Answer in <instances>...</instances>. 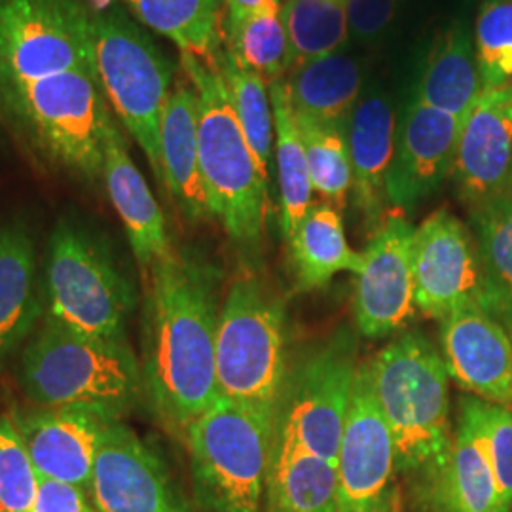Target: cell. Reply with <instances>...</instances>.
Wrapping results in <instances>:
<instances>
[{
  "label": "cell",
  "mask_w": 512,
  "mask_h": 512,
  "mask_svg": "<svg viewBox=\"0 0 512 512\" xmlns=\"http://www.w3.org/2000/svg\"><path fill=\"white\" fill-rule=\"evenodd\" d=\"M143 385L169 429L184 433L220 399L215 270L173 251L147 275Z\"/></svg>",
  "instance_id": "6da1fadb"
},
{
  "label": "cell",
  "mask_w": 512,
  "mask_h": 512,
  "mask_svg": "<svg viewBox=\"0 0 512 512\" xmlns=\"http://www.w3.org/2000/svg\"><path fill=\"white\" fill-rule=\"evenodd\" d=\"M368 372L399 471L425 488L446 463L454 439L442 353L420 332H406L368 361Z\"/></svg>",
  "instance_id": "7a4b0ae2"
},
{
  "label": "cell",
  "mask_w": 512,
  "mask_h": 512,
  "mask_svg": "<svg viewBox=\"0 0 512 512\" xmlns=\"http://www.w3.org/2000/svg\"><path fill=\"white\" fill-rule=\"evenodd\" d=\"M19 384L42 408H76L120 421L145 385L126 338H99L65 329L50 319L27 344Z\"/></svg>",
  "instance_id": "3957f363"
},
{
  "label": "cell",
  "mask_w": 512,
  "mask_h": 512,
  "mask_svg": "<svg viewBox=\"0 0 512 512\" xmlns=\"http://www.w3.org/2000/svg\"><path fill=\"white\" fill-rule=\"evenodd\" d=\"M181 71L198 95L200 171L211 217L241 247H258L270 213V184L241 131L219 71L181 52Z\"/></svg>",
  "instance_id": "277c9868"
},
{
  "label": "cell",
  "mask_w": 512,
  "mask_h": 512,
  "mask_svg": "<svg viewBox=\"0 0 512 512\" xmlns=\"http://www.w3.org/2000/svg\"><path fill=\"white\" fill-rule=\"evenodd\" d=\"M93 61L107 103L164 186L160 126L177 65L145 27L118 6H93Z\"/></svg>",
  "instance_id": "5b68a950"
},
{
  "label": "cell",
  "mask_w": 512,
  "mask_h": 512,
  "mask_svg": "<svg viewBox=\"0 0 512 512\" xmlns=\"http://www.w3.org/2000/svg\"><path fill=\"white\" fill-rule=\"evenodd\" d=\"M2 109L55 165L84 181H101L110 114L93 73L71 71L0 86Z\"/></svg>",
  "instance_id": "8992f818"
},
{
  "label": "cell",
  "mask_w": 512,
  "mask_h": 512,
  "mask_svg": "<svg viewBox=\"0 0 512 512\" xmlns=\"http://www.w3.org/2000/svg\"><path fill=\"white\" fill-rule=\"evenodd\" d=\"M289 372L285 311L255 275H239L220 306L217 384L222 399L274 421Z\"/></svg>",
  "instance_id": "52a82bcc"
},
{
  "label": "cell",
  "mask_w": 512,
  "mask_h": 512,
  "mask_svg": "<svg viewBox=\"0 0 512 512\" xmlns=\"http://www.w3.org/2000/svg\"><path fill=\"white\" fill-rule=\"evenodd\" d=\"M205 512H264L274 421L220 397L184 431Z\"/></svg>",
  "instance_id": "ba28073f"
},
{
  "label": "cell",
  "mask_w": 512,
  "mask_h": 512,
  "mask_svg": "<svg viewBox=\"0 0 512 512\" xmlns=\"http://www.w3.org/2000/svg\"><path fill=\"white\" fill-rule=\"evenodd\" d=\"M46 319L65 329L126 338L133 293L105 247L73 220H59L46 264Z\"/></svg>",
  "instance_id": "9c48e42d"
},
{
  "label": "cell",
  "mask_w": 512,
  "mask_h": 512,
  "mask_svg": "<svg viewBox=\"0 0 512 512\" xmlns=\"http://www.w3.org/2000/svg\"><path fill=\"white\" fill-rule=\"evenodd\" d=\"M357 370L348 332L289 366L275 408L272 448L310 454L336 467Z\"/></svg>",
  "instance_id": "30bf717a"
},
{
  "label": "cell",
  "mask_w": 512,
  "mask_h": 512,
  "mask_svg": "<svg viewBox=\"0 0 512 512\" xmlns=\"http://www.w3.org/2000/svg\"><path fill=\"white\" fill-rule=\"evenodd\" d=\"M71 71L95 74L92 4L0 0V86Z\"/></svg>",
  "instance_id": "8fae6325"
},
{
  "label": "cell",
  "mask_w": 512,
  "mask_h": 512,
  "mask_svg": "<svg viewBox=\"0 0 512 512\" xmlns=\"http://www.w3.org/2000/svg\"><path fill=\"white\" fill-rule=\"evenodd\" d=\"M399 465L374 399L368 363L359 365L336 459L338 512H401Z\"/></svg>",
  "instance_id": "7c38bea8"
},
{
  "label": "cell",
  "mask_w": 512,
  "mask_h": 512,
  "mask_svg": "<svg viewBox=\"0 0 512 512\" xmlns=\"http://www.w3.org/2000/svg\"><path fill=\"white\" fill-rule=\"evenodd\" d=\"M465 120L410 95L397 118L393 158L385 179L387 203L412 211L446 183L456 164Z\"/></svg>",
  "instance_id": "4fadbf2b"
},
{
  "label": "cell",
  "mask_w": 512,
  "mask_h": 512,
  "mask_svg": "<svg viewBox=\"0 0 512 512\" xmlns=\"http://www.w3.org/2000/svg\"><path fill=\"white\" fill-rule=\"evenodd\" d=\"M414 234L416 226L403 213L387 215L361 253L353 310L366 338H382L403 329L416 311Z\"/></svg>",
  "instance_id": "5bb4252c"
},
{
  "label": "cell",
  "mask_w": 512,
  "mask_h": 512,
  "mask_svg": "<svg viewBox=\"0 0 512 512\" xmlns=\"http://www.w3.org/2000/svg\"><path fill=\"white\" fill-rule=\"evenodd\" d=\"M90 495L101 512H196L164 459L122 421H110Z\"/></svg>",
  "instance_id": "9a60e30c"
},
{
  "label": "cell",
  "mask_w": 512,
  "mask_h": 512,
  "mask_svg": "<svg viewBox=\"0 0 512 512\" xmlns=\"http://www.w3.org/2000/svg\"><path fill=\"white\" fill-rule=\"evenodd\" d=\"M416 310L433 319L473 302L480 293V264L473 230L448 209L435 211L414 234Z\"/></svg>",
  "instance_id": "2e32d148"
},
{
  "label": "cell",
  "mask_w": 512,
  "mask_h": 512,
  "mask_svg": "<svg viewBox=\"0 0 512 512\" xmlns=\"http://www.w3.org/2000/svg\"><path fill=\"white\" fill-rule=\"evenodd\" d=\"M452 179L469 211L512 194V84L476 99L459 135Z\"/></svg>",
  "instance_id": "e0dca14e"
},
{
  "label": "cell",
  "mask_w": 512,
  "mask_h": 512,
  "mask_svg": "<svg viewBox=\"0 0 512 512\" xmlns=\"http://www.w3.org/2000/svg\"><path fill=\"white\" fill-rule=\"evenodd\" d=\"M442 359L450 378L488 403L512 408V336L478 302L440 319Z\"/></svg>",
  "instance_id": "ac0fdd59"
},
{
  "label": "cell",
  "mask_w": 512,
  "mask_h": 512,
  "mask_svg": "<svg viewBox=\"0 0 512 512\" xmlns=\"http://www.w3.org/2000/svg\"><path fill=\"white\" fill-rule=\"evenodd\" d=\"M21 440L46 480L90 490L109 418L76 408H42L12 414Z\"/></svg>",
  "instance_id": "d6986e66"
},
{
  "label": "cell",
  "mask_w": 512,
  "mask_h": 512,
  "mask_svg": "<svg viewBox=\"0 0 512 512\" xmlns=\"http://www.w3.org/2000/svg\"><path fill=\"white\" fill-rule=\"evenodd\" d=\"M395 129V103L380 88L365 90L346 122L351 196L372 228H378L385 219V179L393 158Z\"/></svg>",
  "instance_id": "ffe728a7"
},
{
  "label": "cell",
  "mask_w": 512,
  "mask_h": 512,
  "mask_svg": "<svg viewBox=\"0 0 512 512\" xmlns=\"http://www.w3.org/2000/svg\"><path fill=\"white\" fill-rule=\"evenodd\" d=\"M103 181L110 202L124 224L135 260L147 274L175 249L167 234L162 207L156 202L147 179L131 160L128 143L114 118H110L105 137Z\"/></svg>",
  "instance_id": "44dd1931"
},
{
  "label": "cell",
  "mask_w": 512,
  "mask_h": 512,
  "mask_svg": "<svg viewBox=\"0 0 512 512\" xmlns=\"http://www.w3.org/2000/svg\"><path fill=\"white\" fill-rule=\"evenodd\" d=\"M160 156L165 190L184 219H211L203 188L198 141V95L181 71L167 99L160 126Z\"/></svg>",
  "instance_id": "7402d4cb"
},
{
  "label": "cell",
  "mask_w": 512,
  "mask_h": 512,
  "mask_svg": "<svg viewBox=\"0 0 512 512\" xmlns=\"http://www.w3.org/2000/svg\"><path fill=\"white\" fill-rule=\"evenodd\" d=\"M40 315L35 241L21 224L0 226V368L27 340Z\"/></svg>",
  "instance_id": "603a6c76"
},
{
  "label": "cell",
  "mask_w": 512,
  "mask_h": 512,
  "mask_svg": "<svg viewBox=\"0 0 512 512\" xmlns=\"http://www.w3.org/2000/svg\"><path fill=\"white\" fill-rule=\"evenodd\" d=\"M365 82V63L346 52L298 63L285 76L296 114L338 128H346L351 110L365 93Z\"/></svg>",
  "instance_id": "cb8c5ba5"
},
{
  "label": "cell",
  "mask_w": 512,
  "mask_h": 512,
  "mask_svg": "<svg viewBox=\"0 0 512 512\" xmlns=\"http://www.w3.org/2000/svg\"><path fill=\"white\" fill-rule=\"evenodd\" d=\"M414 93L425 105L463 120L475 107L482 86L475 38L463 19L454 21L431 44Z\"/></svg>",
  "instance_id": "d4e9b609"
},
{
  "label": "cell",
  "mask_w": 512,
  "mask_h": 512,
  "mask_svg": "<svg viewBox=\"0 0 512 512\" xmlns=\"http://www.w3.org/2000/svg\"><path fill=\"white\" fill-rule=\"evenodd\" d=\"M423 490L437 512H507L488 454L461 414L448 459Z\"/></svg>",
  "instance_id": "484cf974"
},
{
  "label": "cell",
  "mask_w": 512,
  "mask_h": 512,
  "mask_svg": "<svg viewBox=\"0 0 512 512\" xmlns=\"http://www.w3.org/2000/svg\"><path fill=\"white\" fill-rule=\"evenodd\" d=\"M289 245L296 287L304 293L325 287L340 272L361 270L363 256L349 247L342 213L330 203H311Z\"/></svg>",
  "instance_id": "4316f807"
},
{
  "label": "cell",
  "mask_w": 512,
  "mask_h": 512,
  "mask_svg": "<svg viewBox=\"0 0 512 512\" xmlns=\"http://www.w3.org/2000/svg\"><path fill=\"white\" fill-rule=\"evenodd\" d=\"M129 16L181 52L213 63L226 46L224 0H120Z\"/></svg>",
  "instance_id": "83f0119b"
},
{
  "label": "cell",
  "mask_w": 512,
  "mask_h": 512,
  "mask_svg": "<svg viewBox=\"0 0 512 512\" xmlns=\"http://www.w3.org/2000/svg\"><path fill=\"white\" fill-rule=\"evenodd\" d=\"M480 264L476 302L512 330V194L469 211Z\"/></svg>",
  "instance_id": "f1b7e54d"
},
{
  "label": "cell",
  "mask_w": 512,
  "mask_h": 512,
  "mask_svg": "<svg viewBox=\"0 0 512 512\" xmlns=\"http://www.w3.org/2000/svg\"><path fill=\"white\" fill-rule=\"evenodd\" d=\"M275 128V173L279 192V220L285 239L293 238L300 220L311 207L310 169L302 147L285 78L268 84Z\"/></svg>",
  "instance_id": "f546056e"
},
{
  "label": "cell",
  "mask_w": 512,
  "mask_h": 512,
  "mask_svg": "<svg viewBox=\"0 0 512 512\" xmlns=\"http://www.w3.org/2000/svg\"><path fill=\"white\" fill-rule=\"evenodd\" d=\"M264 512H338L336 467L310 454L272 448Z\"/></svg>",
  "instance_id": "4dcf8cb0"
},
{
  "label": "cell",
  "mask_w": 512,
  "mask_h": 512,
  "mask_svg": "<svg viewBox=\"0 0 512 512\" xmlns=\"http://www.w3.org/2000/svg\"><path fill=\"white\" fill-rule=\"evenodd\" d=\"M219 71L232 109L236 112L241 131L255 156L256 165L266 179L272 183L274 162V110L270 99V88L266 78L251 71L236 55L224 46L211 63Z\"/></svg>",
  "instance_id": "1f68e13d"
},
{
  "label": "cell",
  "mask_w": 512,
  "mask_h": 512,
  "mask_svg": "<svg viewBox=\"0 0 512 512\" xmlns=\"http://www.w3.org/2000/svg\"><path fill=\"white\" fill-rule=\"evenodd\" d=\"M281 0H264L255 12L226 33V46L251 71L274 82L291 67L289 38L281 16Z\"/></svg>",
  "instance_id": "d6a6232c"
},
{
  "label": "cell",
  "mask_w": 512,
  "mask_h": 512,
  "mask_svg": "<svg viewBox=\"0 0 512 512\" xmlns=\"http://www.w3.org/2000/svg\"><path fill=\"white\" fill-rule=\"evenodd\" d=\"M289 38L291 67L344 52L349 40L346 8L334 0H294L281 8ZM289 67V69H291Z\"/></svg>",
  "instance_id": "836d02e7"
},
{
  "label": "cell",
  "mask_w": 512,
  "mask_h": 512,
  "mask_svg": "<svg viewBox=\"0 0 512 512\" xmlns=\"http://www.w3.org/2000/svg\"><path fill=\"white\" fill-rule=\"evenodd\" d=\"M294 120L306 152L313 192L342 213L351 190L346 128L323 124L296 112Z\"/></svg>",
  "instance_id": "e575fe53"
},
{
  "label": "cell",
  "mask_w": 512,
  "mask_h": 512,
  "mask_svg": "<svg viewBox=\"0 0 512 512\" xmlns=\"http://www.w3.org/2000/svg\"><path fill=\"white\" fill-rule=\"evenodd\" d=\"M482 92L512 84V0H484L475 25Z\"/></svg>",
  "instance_id": "d590c367"
},
{
  "label": "cell",
  "mask_w": 512,
  "mask_h": 512,
  "mask_svg": "<svg viewBox=\"0 0 512 512\" xmlns=\"http://www.w3.org/2000/svg\"><path fill=\"white\" fill-rule=\"evenodd\" d=\"M459 414L475 427L494 469L503 509H512V408L488 403L478 397H465Z\"/></svg>",
  "instance_id": "8d00e7d4"
},
{
  "label": "cell",
  "mask_w": 512,
  "mask_h": 512,
  "mask_svg": "<svg viewBox=\"0 0 512 512\" xmlns=\"http://www.w3.org/2000/svg\"><path fill=\"white\" fill-rule=\"evenodd\" d=\"M42 476L12 416H0V512H33Z\"/></svg>",
  "instance_id": "74e56055"
},
{
  "label": "cell",
  "mask_w": 512,
  "mask_h": 512,
  "mask_svg": "<svg viewBox=\"0 0 512 512\" xmlns=\"http://www.w3.org/2000/svg\"><path fill=\"white\" fill-rule=\"evenodd\" d=\"M401 0H346L349 38L359 44H378L384 40L399 14Z\"/></svg>",
  "instance_id": "f35d334b"
},
{
  "label": "cell",
  "mask_w": 512,
  "mask_h": 512,
  "mask_svg": "<svg viewBox=\"0 0 512 512\" xmlns=\"http://www.w3.org/2000/svg\"><path fill=\"white\" fill-rule=\"evenodd\" d=\"M33 512H101L93 503L92 495L88 490L55 482V480H40L37 503Z\"/></svg>",
  "instance_id": "ab89813d"
},
{
  "label": "cell",
  "mask_w": 512,
  "mask_h": 512,
  "mask_svg": "<svg viewBox=\"0 0 512 512\" xmlns=\"http://www.w3.org/2000/svg\"><path fill=\"white\" fill-rule=\"evenodd\" d=\"M264 0H224V33L236 29Z\"/></svg>",
  "instance_id": "60d3db41"
},
{
  "label": "cell",
  "mask_w": 512,
  "mask_h": 512,
  "mask_svg": "<svg viewBox=\"0 0 512 512\" xmlns=\"http://www.w3.org/2000/svg\"><path fill=\"white\" fill-rule=\"evenodd\" d=\"M334 2H340V4H344V2H346V0H334Z\"/></svg>",
  "instance_id": "b9f144b4"
},
{
  "label": "cell",
  "mask_w": 512,
  "mask_h": 512,
  "mask_svg": "<svg viewBox=\"0 0 512 512\" xmlns=\"http://www.w3.org/2000/svg\"><path fill=\"white\" fill-rule=\"evenodd\" d=\"M281 2H283V4H285V2H294V0H281Z\"/></svg>",
  "instance_id": "7bdbcfd3"
},
{
  "label": "cell",
  "mask_w": 512,
  "mask_h": 512,
  "mask_svg": "<svg viewBox=\"0 0 512 512\" xmlns=\"http://www.w3.org/2000/svg\"><path fill=\"white\" fill-rule=\"evenodd\" d=\"M0 109H2V97H0Z\"/></svg>",
  "instance_id": "ee69618b"
},
{
  "label": "cell",
  "mask_w": 512,
  "mask_h": 512,
  "mask_svg": "<svg viewBox=\"0 0 512 512\" xmlns=\"http://www.w3.org/2000/svg\"><path fill=\"white\" fill-rule=\"evenodd\" d=\"M511 336H512V330H511Z\"/></svg>",
  "instance_id": "f6af8a7d"
}]
</instances>
